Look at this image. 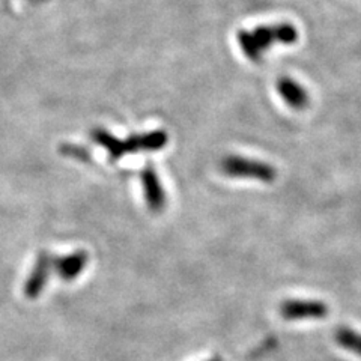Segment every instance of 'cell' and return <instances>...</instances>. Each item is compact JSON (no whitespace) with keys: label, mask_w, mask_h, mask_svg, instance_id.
<instances>
[{"label":"cell","mask_w":361,"mask_h":361,"mask_svg":"<svg viewBox=\"0 0 361 361\" xmlns=\"http://www.w3.org/2000/svg\"><path fill=\"white\" fill-rule=\"evenodd\" d=\"M298 41V30L290 23H280L274 26H261L253 30L238 33V42L243 53L248 59L257 62L264 51L269 50L273 44L290 45Z\"/></svg>","instance_id":"6da1fadb"},{"label":"cell","mask_w":361,"mask_h":361,"mask_svg":"<svg viewBox=\"0 0 361 361\" xmlns=\"http://www.w3.org/2000/svg\"><path fill=\"white\" fill-rule=\"evenodd\" d=\"M221 172L232 178H250L262 180V183H273L276 179V169L262 161L248 160V158L229 155L223 158Z\"/></svg>","instance_id":"7a4b0ae2"},{"label":"cell","mask_w":361,"mask_h":361,"mask_svg":"<svg viewBox=\"0 0 361 361\" xmlns=\"http://www.w3.org/2000/svg\"><path fill=\"white\" fill-rule=\"evenodd\" d=\"M280 313L286 321L322 319L329 314V307L316 300H288L280 306Z\"/></svg>","instance_id":"3957f363"},{"label":"cell","mask_w":361,"mask_h":361,"mask_svg":"<svg viewBox=\"0 0 361 361\" xmlns=\"http://www.w3.org/2000/svg\"><path fill=\"white\" fill-rule=\"evenodd\" d=\"M92 139L109 152L110 161H118L128 152L140 151V135H131L127 140H119L106 130H92Z\"/></svg>","instance_id":"277c9868"},{"label":"cell","mask_w":361,"mask_h":361,"mask_svg":"<svg viewBox=\"0 0 361 361\" xmlns=\"http://www.w3.org/2000/svg\"><path fill=\"white\" fill-rule=\"evenodd\" d=\"M140 179H142V185L145 191V199H146V203H148L149 209L154 212H161L166 207V195H164V188L160 183V178H158L155 172V169L151 164L143 167Z\"/></svg>","instance_id":"5b68a950"},{"label":"cell","mask_w":361,"mask_h":361,"mask_svg":"<svg viewBox=\"0 0 361 361\" xmlns=\"http://www.w3.org/2000/svg\"><path fill=\"white\" fill-rule=\"evenodd\" d=\"M53 267V259L47 252H41L35 267H33L32 273L25 285V295L27 298H37L41 295V292L44 290L45 285L49 281V274L50 269Z\"/></svg>","instance_id":"8992f818"},{"label":"cell","mask_w":361,"mask_h":361,"mask_svg":"<svg viewBox=\"0 0 361 361\" xmlns=\"http://www.w3.org/2000/svg\"><path fill=\"white\" fill-rule=\"evenodd\" d=\"M277 90L281 99L293 110H304L310 103V97L306 87L293 80V78L281 77L277 82Z\"/></svg>","instance_id":"52a82bcc"},{"label":"cell","mask_w":361,"mask_h":361,"mask_svg":"<svg viewBox=\"0 0 361 361\" xmlns=\"http://www.w3.org/2000/svg\"><path fill=\"white\" fill-rule=\"evenodd\" d=\"M87 261H89L87 253L83 250H78L68 256L53 259V268L62 280L71 281L83 273V269L87 265Z\"/></svg>","instance_id":"ba28073f"},{"label":"cell","mask_w":361,"mask_h":361,"mask_svg":"<svg viewBox=\"0 0 361 361\" xmlns=\"http://www.w3.org/2000/svg\"><path fill=\"white\" fill-rule=\"evenodd\" d=\"M336 342L345 348L346 351H351L361 357V334L349 330V329H341L336 333Z\"/></svg>","instance_id":"9c48e42d"},{"label":"cell","mask_w":361,"mask_h":361,"mask_svg":"<svg viewBox=\"0 0 361 361\" xmlns=\"http://www.w3.org/2000/svg\"><path fill=\"white\" fill-rule=\"evenodd\" d=\"M169 135L166 131L158 130V131H151L145 135H140V149L143 151H160L167 145Z\"/></svg>","instance_id":"30bf717a"},{"label":"cell","mask_w":361,"mask_h":361,"mask_svg":"<svg viewBox=\"0 0 361 361\" xmlns=\"http://www.w3.org/2000/svg\"><path fill=\"white\" fill-rule=\"evenodd\" d=\"M61 151L65 155L71 157V158H77V160H80V161H89L90 160V155L86 149L78 148V146H74V145H65V146H62Z\"/></svg>","instance_id":"8fae6325"},{"label":"cell","mask_w":361,"mask_h":361,"mask_svg":"<svg viewBox=\"0 0 361 361\" xmlns=\"http://www.w3.org/2000/svg\"><path fill=\"white\" fill-rule=\"evenodd\" d=\"M209 361H223L220 357H216V358H211Z\"/></svg>","instance_id":"7c38bea8"}]
</instances>
